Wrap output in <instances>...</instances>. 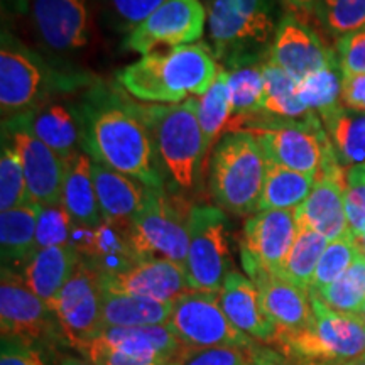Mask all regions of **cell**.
Segmentation results:
<instances>
[{"label": "cell", "mask_w": 365, "mask_h": 365, "mask_svg": "<svg viewBox=\"0 0 365 365\" xmlns=\"http://www.w3.org/2000/svg\"><path fill=\"white\" fill-rule=\"evenodd\" d=\"M31 2L33 0H2L4 9H9V11H16L24 14L27 9H31Z\"/></svg>", "instance_id": "f5cc1de1"}, {"label": "cell", "mask_w": 365, "mask_h": 365, "mask_svg": "<svg viewBox=\"0 0 365 365\" xmlns=\"http://www.w3.org/2000/svg\"><path fill=\"white\" fill-rule=\"evenodd\" d=\"M267 164L266 153L252 134L234 132L223 137L210 166V188L220 208L237 217L257 212Z\"/></svg>", "instance_id": "5b68a950"}, {"label": "cell", "mask_w": 365, "mask_h": 365, "mask_svg": "<svg viewBox=\"0 0 365 365\" xmlns=\"http://www.w3.org/2000/svg\"><path fill=\"white\" fill-rule=\"evenodd\" d=\"M312 323L303 330L277 336L271 346L287 357L317 360L328 365H344L365 355V322L357 314H345L328 308L309 294Z\"/></svg>", "instance_id": "8992f818"}, {"label": "cell", "mask_w": 365, "mask_h": 365, "mask_svg": "<svg viewBox=\"0 0 365 365\" xmlns=\"http://www.w3.org/2000/svg\"><path fill=\"white\" fill-rule=\"evenodd\" d=\"M359 255V247L355 244L354 235L346 234L340 239L328 242L325 252L319 259L317 271H314L309 293H318L323 287L330 286L352 266L355 257Z\"/></svg>", "instance_id": "ab89813d"}, {"label": "cell", "mask_w": 365, "mask_h": 365, "mask_svg": "<svg viewBox=\"0 0 365 365\" xmlns=\"http://www.w3.org/2000/svg\"><path fill=\"white\" fill-rule=\"evenodd\" d=\"M190 212L191 207L164 190H150L130 227L140 259L161 257L185 266L190 249Z\"/></svg>", "instance_id": "ba28073f"}, {"label": "cell", "mask_w": 365, "mask_h": 365, "mask_svg": "<svg viewBox=\"0 0 365 365\" xmlns=\"http://www.w3.org/2000/svg\"><path fill=\"white\" fill-rule=\"evenodd\" d=\"M80 255L70 244L41 249L22 269V279L46 303L59 294L80 264Z\"/></svg>", "instance_id": "4316f807"}, {"label": "cell", "mask_w": 365, "mask_h": 365, "mask_svg": "<svg viewBox=\"0 0 365 365\" xmlns=\"http://www.w3.org/2000/svg\"><path fill=\"white\" fill-rule=\"evenodd\" d=\"M252 360L250 350L237 346H190L181 365H245Z\"/></svg>", "instance_id": "bcb514c9"}, {"label": "cell", "mask_w": 365, "mask_h": 365, "mask_svg": "<svg viewBox=\"0 0 365 365\" xmlns=\"http://www.w3.org/2000/svg\"><path fill=\"white\" fill-rule=\"evenodd\" d=\"M317 178L269 163L257 212L296 210L312 193Z\"/></svg>", "instance_id": "1f68e13d"}, {"label": "cell", "mask_w": 365, "mask_h": 365, "mask_svg": "<svg viewBox=\"0 0 365 365\" xmlns=\"http://www.w3.org/2000/svg\"><path fill=\"white\" fill-rule=\"evenodd\" d=\"M98 339L118 352L159 365L182 362L190 349L168 325L103 328Z\"/></svg>", "instance_id": "cb8c5ba5"}, {"label": "cell", "mask_w": 365, "mask_h": 365, "mask_svg": "<svg viewBox=\"0 0 365 365\" xmlns=\"http://www.w3.org/2000/svg\"><path fill=\"white\" fill-rule=\"evenodd\" d=\"M43 205L29 202L0 213V250L2 267L21 272L34 257L36 228Z\"/></svg>", "instance_id": "484cf974"}, {"label": "cell", "mask_w": 365, "mask_h": 365, "mask_svg": "<svg viewBox=\"0 0 365 365\" xmlns=\"http://www.w3.org/2000/svg\"><path fill=\"white\" fill-rule=\"evenodd\" d=\"M66 178L63 186V207L76 225L98 227L103 222L93 181V159L75 153L66 159Z\"/></svg>", "instance_id": "83f0119b"}, {"label": "cell", "mask_w": 365, "mask_h": 365, "mask_svg": "<svg viewBox=\"0 0 365 365\" xmlns=\"http://www.w3.org/2000/svg\"><path fill=\"white\" fill-rule=\"evenodd\" d=\"M168 0H108L115 27L129 34Z\"/></svg>", "instance_id": "ee69618b"}, {"label": "cell", "mask_w": 365, "mask_h": 365, "mask_svg": "<svg viewBox=\"0 0 365 365\" xmlns=\"http://www.w3.org/2000/svg\"><path fill=\"white\" fill-rule=\"evenodd\" d=\"M250 355H252L254 365H328L323 362H317V360L287 357V355L281 354L274 346L262 344H255L254 349L250 350Z\"/></svg>", "instance_id": "681fc988"}, {"label": "cell", "mask_w": 365, "mask_h": 365, "mask_svg": "<svg viewBox=\"0 0 365 365\" xmlns=\"http://www.w3.org/2000/svg\"><path fill=\"white\" fill-rule=\"evenodd\" d=\"M218 71L212 49L195 43L145 54L118 71L117 80L139 102L171 105L202 97L215 83Z\"/></svg>", "instance_id": "7a4b0ae2"}, {"label": "cell", "mask_w": 365, "mask_h": 365, "mask_svg": "<svg viewBox=\"0 0 365 365\" xmlns=\"http://www.w3.org/2000/svg\"><path fill=\"white\" fill-rule=\"evenodd\" d=\"M31 202L29 188L19 154L4 140L0 154V212H9Z\"/></svg>", "instance_id": "f35d334b"}, {"label": "cell", "mask_w": 365, "mask_h": 365, "mask_svg": "<svg viewBox=\"0 0 365 365\" xmlns=\"http://www.w3.org/2000/svg\"><path fill=\"white\" fill-rule=\"evenodd\" d=\"M345 213L350 234L355 237L365 232V163L346 168Z\"/></svg>", "instance_id": "7bdbcfd3"}, {"label": "cell", "mask_w": 365, "mask_h": 365, "mask_svg": "<svg viewBox=\"0 0 365 365\" xmlns=\"http://www.w3.org/2000/svg\"><path fill=\"white\" fill-rule=\"evenodd\" d=\"M71 217L63 205L43 207L36 228V250L70 244Z\"/></svg>", "instance_id": "b9f144b4"}, {"label": "cell", "mask_w": 365, "mask_h": 365, "mask_svg": "<svg viewBox=\"0 0 365 365\" xmlns=\"http://www.w3.org/2000/svg\"><path fill=\"white\" fill-rule=\"evenodd\" d=\"M264 93L261 112L286 120H303L314 115L298 97V81L289 76L282 68L266 61L262 66Z\"/></svg>", "instance_id": "836d02e7"}, {"label": "cell", "mask_w": 365, "mask_h": 365, "mask_svg": "<svg viewBox=\"0 0 365 365\" xmlns=\"http://www.w3.org/2000/svg\"><path fill=\"white\" fill-rule=\"evenodd\" d=\"M230 266L225 212L210 205L191 207L190 249L185 264L190 291H220Z\"/></svg>", "instance_id": "30bf717a"}, {"label": "cell", "mask_w": 365, "mask_h": 365, "mask_svg": "<svg viewBox=\"0 0 365 365\" xmlns=\"http://www.w3.org/2000/svg\"><path fill=\"white\" fill-rule=\"evenodd\" d=\"M247 274L257 287L264 313L276 327V339L303 330L312 323L313 308L308 291L266 269H249Z\"/></svg>", "instance_id": "44dd1931"}, {"label": "cell", "mask_w": 365, "mask_h": 365, "mask_svg": "<svg viewBox=\"0 0 365 365\" xmlns=\"http://www.w3.org/2000/svg\"><path fill=\"white\" fill-rule=\"evenodd\" d=\"M267 61L279 66L296 81L336 63V54L319 38L308 21L293 12L281 16L267 51Z\"/></svg>", "instance_id": "9a60e30c"}, {"label": "cell", "mask_w": 365, "mask_h": 365, "mask_svg": "<svg viewBox=\"0 0 365 365\" xmlns=\"http://www.w3.org/2000/svg\"><path fill=\"white\" fill-rule=\"evenodd\" d=\"M93 181L103 220L132 227L150 188L98 161H93Z\"/></svg>", "instance_id": "d4e9b609"}, {"label": "cell", "mask_w": 365, "mask_h": 365, "mask_svg": "<svg viewBox=\"0 0 365 365\" xmlns=\"http://www.w3.org/2000/svg\"><path fill=\"white\" fill-rule=\"evenodd\" d=\"M298 235L294 210H266L247 218L240 239L245 271L266 269L279 274Z\"/></svg>", "instance_id": "5bb4252c"}, {"label": "cell", "mask_w": 365, "mask_h": 365, "mask_svg": "<svg viewBox=\"0 0 365 365\" xmlns=\"http://www.w3.org/2000/svg\"><path fill=\"white\" fill-rule=\"evenodd\" d=\"M81 354L85 355V359H88L95 365H159L154 362H148V360L134 359L124 352H118V350L108 346L100 339H95L91 341Z\"/></svg>", "instance_id": "c3c4849f"}, {"label": "cell", "mask_w": 365, "mask_h": 365, "mask_svg": "<svg viewBox=\"0 0 365 365\" xmlns=\"http://www.w3.org/2000/svg\"><path fill=\"white\" fill-rule=\"evenodd\" d=\"M309 294H314L335 312L360 317L365 304V255L359 252L352 266L339 279Z\"/></svg>", "instance_id": "74e56055"}, {"label": "cell", "mask_w": 365, "mask_h": 365, "mask_svg": "<svg viewBox=\"0 0 365 365\" xmlns=\"http://www.w3.org/2000/svg\"><path fill=\"white\" fill-rule=\"evenodd\" d=\"M232 118L261 112L264 93V59L261 56L237 58L227 61Z\"/></svg>", "instance_id": "d6a6232c"}, {"label": "cell", "mask_w": 365, "mask_h": 365, "mask_svg": "<svg viewBox=\"0 0 365 365\" xmlns=\"http://www.w3.org/2000/svg\"><path fill=\"white\" fill-rule=\"evenodd\" d=\"M173 303L117 293L102 287V325L103 328L166 325L171 317Z\"/></svg>", "instance_id": "f546056e"}, {"label": "cell", "mask_w": 365, "mask_h": 365, "mask_svg": "<svg viewBox=\"0 0 365 365\" xmlns=\"http://www.w3.org/2000/svg\"><path fill=\"white\" fill-rule=\"evenodd\" d=\"M364 357H365V355H364Z\"/></svg>", "instance_id": "6125c7cd"}, {"label": "cell", "mask_w": 365, "mask_h": 365, "mask_svg": "<svg viewBox=\"0 0 365 365\" xmlns=\"http://www.w3.org/2000/svg\"><path fill=\"white\" fill-rule=\"evenodd\" d=\"M14 120L29 129L41 143H44L63 159L78 153L76 148L81 139V125L65 105H44L27 115L21 113L14 117Z\"/></svg>", "instance_id": "f1b7e54d"}, {"label": "cell", "mask_w": 365, "mask_h": 365, "mask_svg": "<svg viewBox=\"0 0 365 365\" xmlns=\"http://www.w3.org/2000/svg\"><path fill=\"white\" fill-rule=\"evenodd\" d=\"M207 21V6L202 0H168L127 34L124 48L145 56L161 46L195 44L202 39Z\"/></svg>", "instance_id": "4fadbf2b"}, {"label": "cell", "mask_w": 365, "mask_h": 365, "mask_svg": "<svg viewBox=\"0 0 365 365\" xmlns=\"http://www.w3.org/2000/svg\"><path fill=\"white\" fill-rule=\"evenodd\" d=\"M346 170L333 159L317 178L312 193L294 210L298 228H308L317 234L336 240L349 232L345 213Z\"/></svg>", "instance_id": "ac0fdd59"}, {"label": "cell", "mask_w": 365, "mask_h": 365, "mask_svg": "<svg viewBox=\"0 0 365 365\" xmlns=\"http://www.w3.org/2000/svg\"><path fill=\"white\" fill-rule=\"evenodd\" d=\"M202 2L205 4V6H208V4H210V0H202Z\"/></svg>", "instance_id": "680465c9"}, {"label": "cell", "mask_w": 365, "mask_h": 365, "mask_svg": "<svg viewBox=\"0 0 365 365\" xmlns=\"http://www.w3.org/2000/svg\"><path fill=\"white\" fill-rule=\"evenodd\" d=\"M70 245L100 276H117L143 261L132 240L130 225L103 220L98 227L71 225Z\"/></svg>", "instance_id": "e0dca14e"}, {"label": "cell", "mask_w": 365, "mask_h": 365, "mask_svg": "<svg viewBox=\"0 0 365 365\" xmlns=\"http://www.w3.org/2000/svg\"><path fill=\"white\" fill-rule=\"evenodd\" d=\"M81 140L93 161L107 164L150 190H164L156 148L135 105L102 91L85 103Z\"/></svg>", "instance_id": "6da1fadb"}, {"label": "cell", "mask_w": 365, "mask_h": 365, "mask_svg": "<svg viewBox=\"0 0 365 365\" xmlns=\"http://www.w3.org/2000/svg\"><path fill=\"white\" fill-rule=\"evenodd\" d=\"M61 365H95L85 357H65L61 360Z\"/></svg>", "instance_id": "db71d44e"}, {"label": "cell", "mask_w": 365, "mask_h": 365, "mask_svg": "<svg viewBox=\"0 0 365 365\" xmlns=\"http://www.w3.org/2000/svg\"><path fill=\"white\" fill-rule=\"evenodd\" d=\"M49 307L56 313L66 344L83 352L103 330L98 272L80 259L70 281Z\"/></svg>", "instance_id": "7c38bea8"}, {"label": "cell", "mask_w": 365, "mask_h": 365, "mask_svg": "<svg viewBox=\"0 0 365 365\" xmlns=\"http://www.w3.org/2000/svg\"><path fill=\"white\" fill-rule=\"evenodd\" d=\"M335 54L344 76L365 75V27L336 39Z\"/></svg>", "instance_id": "f6af8a7d"}, {"label": "cell", "mask_w": 365, "mask_h": 365, "mask_svg": "<svg viewBox=\"0 0 365 365\" xmlns=\"http://www.w3.org/2000/svg\"><path fill=\"white\" fill-rule=\"evenodd\" d=\"M100 286L103 289L117 291L132 296H143L173 303L181 294L188 293L185 266L170 259L150 257L143 259L129 271L117 276H100Z\"/></svg>", "instance_id": "ffe728a7"}, {"label": "cell", "mask_w": 365, "mask_h": 365, "mask_svg": "<svg viewBox=\"0 0 365 365\" xmlns=\"http://www.w3.org/2000/svg\"><path fill=\"white\" fill-rule=\"evenodd\" d=\"M166 365H181V362L180 364H166Z\"/></svg>", "instance_id": "94428289"}, {"label": "cell", "mask_w": 365, "mask_h": 365, "mask_svg": "<svg viewBox=\"0 0 365 365\" xmlns=\"http://www.w3.org/2000/svg\"><path fill=\"white\" fill-rule=\"evenodd\" d=\"M245 365H254V362H252V360H250V362H249V364H245Z\"/></svg>", "instance_id": "91938a15"}, {"label": "cell", "mask_w": 365, "mask_h": 365, "mask_svg": "<svg viewBox=\"0 0 365 365\" xmlns=\"http://www.w3.org/2000/svg\"><path fill=\"white\" fill-rule=\"evenodd\" d=\"M328 242L330 240L327 237L319 235L317 232L308 230V228H298L293 247H291L289 255L279 272L281 276L309 293L314 271H317Z\"/></svg>", "instance_id": "e575fe53"}, {"label": "cell", "mask_w": 365, "mask_h": 365, "mask_svg": "<svg viewBox=\"0 0 365 365\" xmlns=\"http://www.w3.org/2000/svg\"><path fill=\"white\" fill-rule=\"evenodd\" d=\"M12 130L11 144L19 154L29 188L31 202L43 207L63 205V186L66 178V159L58 156L53 149L36 137L29 129L12 120L7 125Z\"/></svg>", "instance_id": "2e32d148"}, {"label": "cell", "mask_w": 365, "mask_h": 365, "mask_svg": "<svg viewBox=\"0 0 365 365\" xmlns=\"http://www.w3.org/2000/svg\"><path fill=\"white\" fill-rule=\"evenodd\" d=\"M279 2L287 9V12H293L304 21L313 16L318 17L322 7V0H279Z\"/></svg>", "instance_id": "816d5d0a"}, {"label": "cell", "mask_w": 365, "mask_h": 365, "mask_svg": "<svg viewBox=\"0 0 365 365\" xmlns=\"http://www.w3.org/2000/svg\"><path fill=\"white\" fill-rule=\"evenodd\" d=\"M360 318H362L364 322H365V304H364V309H362V313H360Z\"/></svg>", "instance_id": "6f0895ef"}, {"label": "cell", "mask_w": 365, "mask_h": 365, "mask_svg": "<svg viewBox=\"0 0 365 365\" xmlns=\"http://www.w3.org/2000/svg\"><path fill=\"white\" fill-rule=\"evenodd\" d=\"M43 86V71L34 56L4 33L0 49V108L2 115L22 113L36 102Z\"/></svg>", "instance_id": "7402d4cb"}, {"label": "cell", "mask_w": 365, "mask_h": 365, "mask_svg": "<svg viewBox=\"0 0 365 365\" xmlns=\"http://www.w3.org/2000/svg\"><path fill=\"white\" fill-rule=\"evenodd\" d=\"M134 105L166 171L180 188H191L207 158L196 98L171 105Z\"/></svg>", "instance_id": "277c9868"}, {"label": "cell", "mask_w": 365, "mask_h": 365, "mask_svg": "<svg viewBox=\"0 0 365 365\" xmlns=\"http://www.w3.org/2000/svg\"><path fill=\"white\" fill-rule=\"evenodd\" d=\"M220 304L237 330L257 344H274L277 330L264 313L259 291L250 277L237 271L228 272L220 289Z\"/></svg>", "instance_id": "603a6c76"}, {"label": "cell", "mask_w": 365, "mask_h": 365, "mask_svg": "<svg viewBox=\"0 0 365 365\" xmlns=\"http://www.w3.org/2000/svg\"><path fill=\"white\" fill-rule=\"evenodd\" d=\"M344 365H365V357H362V359H359V360H354V362L344 364Z\"/></svg>", "instance_id": "9f6ffc18"}, {"label": "cell", "mask_w": 365, "mask_h": 365, "mask_svg": "<svg viewBox=\"0 0 365 365\" xmlns=\"http://www.w3.org/2000/svg\"><path fill=\"white\" fill-rule=\"evenodd\" d=\"M341 85L344 73L333 63L298 81V97L309 112L323 117L341 107Z\"/></svg>", "instance_id": "d590c367"}, {"label": "cell", "mask_w": 365, "mask_h": 365, "mask_svg": "<svg viewBox=\"0 0 365 365\" xmlns=\"http://www.w3.org/2000/svg\"><path fill=\"white\" fill-rule=\"evenodd\" d=\"M29 12L39 39L53 51H75L90 43L91 16L86 0H33Z\"/></svg>", "instance_id": "d6986e66"}, {"label": "cell", "mask_w": 365, "mask_h": 365, "mask_svg": "<svg viewBox=\"0 0 365 365\" xmlns=\"http://www.w3.org/2000/svg\"><path fill=\"white\" fill-rule=\"evenodd\" d=\"M341 107L365 113V75L344 76Z\"/></svg>", "instance_id": "f907efd6"}, {"label": "cell", "mask_w": 365, "mask_h": 365, "mask_svg": "<svg viewBox=\"0 0 365 365\" xmlns=\"http://www.w3.org/2000/svg\"><path fill=\"white\" fill-rule=\"evenodd\" d=\"M330 137L340 166L352 168L365 163V113L339 107L319 117Z\"/></svg>", "instance_id": "4dcf8cb0"}, {"label": "cell", "mask_w": 365, "mask_h": 365, "mask_svg": "<svg viewBox=\"0 0 365 365\" xmlns=\"http://www.w3.org/2000/svg\"><path fill=\"white\" fill-rule=\"evenodd\" d=\"M318 19L336 38L365 27V0H322Z\"/></svg>", "instance_id": "60d3db41"}, {"label": "cell", "mask_w": 365, "mask_h": 365, "mask_svg": "<svg viewBox=\"0 0 365 365\" xmlns=\"http://www.w3.org/2000/svg\"><path fill=\"white\" fill-rule=\"evenodd\" d=\"M354 240H355V244H357L359 252L365 255V232H362L360 235H355Z\"/></svg>", "instance_id": "11a10c76"}, {"label": "cell", "mask_w": 365, "mask_h": 365, "mask_svg": "<svg viewBox=\"0 0 365 365\" xmlns=\"http://www.w3.org/2000/svg\"><path fill=\"white\" fill-rule=\"evenodd\" d=\"M182 344L193 349L237 346L252 350L257 341L237 330L220 304V291H188L173 303L166 323Z\"/></svg>", "instance_id": "8fae6325"}, {"label": "cell", "mask_w": 365, "mask_h": 365, "mask_svg": "<svg viewBox=\"0 0 365 365\" xmlns=\"http://www.w3.org/2000/svg\"><path fill=\"white\" fill-rule=\"evenodd\" d=\"M0 365H48L43 352L24 341L2 336Z\"/></svg>", "instance_id": "7dc6e473"}, {"label": "cell", "mask_w": 365, "mask_h": 365, "mask_svg": "<svg viewBox=\"0 0 365 365\" xmlns=\"http://www.w3.org/2000/svg\"><path fill=\"white\" fill-rule=\"evenodd\" d=\"M277 0H210L208 36L215 58L232 61L237 58L261 56L271 48L281 17Z\"/></svg>", "instance_id": "52a82bcc"}, {"label": "cell", "mask_w": 365, "mask_h": 365, "mask_svg": "<svg viewBox=\"0 0 365 365\" xmlns=\"http://www.w3.org/2000/svg\"><path fill=\"white\" fill-rule=\"evenodd\" d=\"M259 113L234 117L227 129L230 134H252L262 145L269 163L318 176L328 163L336 159L330 137L317 113L303 120L276 118L264 112V117H257Z\"/></svg>", "instance_id": "3957f363"}, {"label": "cell", "mask_w": 365, "mask_h": 365, "mask_svg": "<svg viewBox=\"0 0 365 365\" xmlns=\"http://www.w3.org/2000/svg\"><path fill=\"white\" fill-rule=\"evenodd\" d=\"M0 327L2 336L39 350L66 341L49 303L27 287L21 272L7 267H2L0 277Z\"/></svg>", "instance_id": "9c48e42d"}, {"label": "cell", "mask_w": 365, "mask_h": 365, "mask_svg": "<svg viewBox=\"0 0 365 365\" xmlns=\"http://www.w3.org/2000/svg\"><path fill=\"white\" fill-rule=\"evenodd\" d=\"M196 102H198V118L208 154L210 148L217 143L232 120V100L225 68H220L215 83L202 97H196Z\"/></svg>", "instance_id": "8d00e7d4"}]
</instances>
